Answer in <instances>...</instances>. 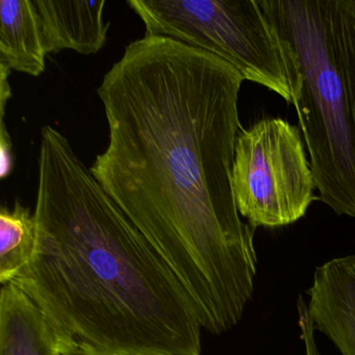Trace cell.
I'll use <instances>...</instances> for the list:
<instances>
[{
    "mask_svg": "<svg viewBox=\"0 0 355 355\" xmlns=\"http://www.w3.org/2000/svg\"><path fill=\"white\" fill-rule=\"evenodd\" d=\"M315 330L342 355H355V254L330 259L315 269L307 290Z\"/></svg>",
    "mask_w": 355,
    "mask_h": 355,
    "instance_id": "8992f818",
    "label": "cell"
},
{
    "mask_svg": "<svg viewBox=\"0 0 355 355\" xmlns=\"http://www.w3.org/2000/svg\"><path fill=\"white\" fill-rule=\"evenodd\" d=\"M243 82L213 53L145 35L97 89L109 145L91 172L217 336L242 319L257 272L255 230L232 189Z\"/></svg>",
    "mask_w": 355,
    "mask_h": 355,
    "instance_id": "6da1fadb",
    "label": "cell"
},
{
    "mask_svg": "<svg viewBox=\"0 0 355 355\" xmlns=\"http://www.w3.org/2000/svg\"><path fill=\"white\" fill-rule=\"evenodd\" d=\"M46 55L34 1L0 0V66L37 78Z\"/></svg>",
    "mask_w": 355,
    "mask_h": 355,
    "instance_id": "9c48e42d",
    "label": "cell"
},
{
    "mask_svg": "<svg viewBox=\"0 0 355 355\" xmlns=\"http://www.w3.org/2000/svg\"><path fill=\"white\" fill-rule=\"evenodd\" d=\"M37 243L13 280L64 355H201L188 291L59 130H41Z\"/></svg>",
    "mask_w": 355,
    "mask_h": 355,
    "instance_id": "7a4b0ae2",
    "label": "cell"
},
{
    "mask_svg": "<svg viewBox=\"0 0 355 355\" xmlns=\"http://www.w3.org/2000/svg\"><path fill=\"white\" fill-rule=\"evenodd\" d=\"M0 355H64L46 315L14 282L1 284Z\"/></svg>",
    "mask_w": 355,
    "mask_h": 355,
    "instance_id": "ba28073f",
    "label": "cell"
},
{
    "mask_svg": "<svg viewBox=\"0 0 355 355\" xmlns=\"http://www.w3.org/2000/svg\"><path fill=\"white\" fill-rule=\"evenodd\" d=\"M37 243L35 214L15 200L0 211V282H13L28 265Z\"/></svg>",
    "mask_w": 355,
    "mask_h": 355,
    "instance_id": "30bf717a",
    "label": "cell"
},
{
    "mask_svg": "<svg viewBox=\"0 0 355 355\" xmlns=\"http://www.w3.org/2000/svg\"><path fill=\"white\" fill-rule=\"evenodd\" d=\"M282 47L320 200L355 218V0H259Z\"/></svg>",
    "mask_w": 355,
    "mask_h": 355,
    "instance_id": "3957f363",
    "label": "cell"
},
{
    "mask_svg": "<svg viewBox=\"0 0 355 355\" xmlns=\"http://www.w3.org/2000/svg\"><path fill=\"white\" fill-rule=\"evenodd\" d=\"M148 36L166 37L227 62L244 80L292 103L282 47L257 0H128Z\"/></svg>",
    "mask_w": 355,
    "mask_h": 355,
    "instance_id": "277c9868",
    "label": "cell"
},
{
    "mask_svg": "<svg viewBox=\"0 0 355 355\" xmlns=\"http://www.w3.org/2000/svg\"><path fill=\"white\" fill-rule=\"evenodd\" d=\"M34 5L47 55L63 51L94 55L107 43L105 0H34Z\"/></svg>",
    "mask_w": 355,
    "mask_h": 355,
    "instance_id": "52a82bcc",
    "label": "cell"
},
{
    "mask_svg": "<svg viewBox=\"0 0 355 355\" xmlns=\"http://www.w3.org/2000/svg\"><path fill=\"white\" fill-rule=\"evenodd\" d=\"M232 189L239 213L251 227H280L304 217L315 182L300 128L266 118L241 130L236 141Z\"/></svg>",
    "mask_w": 355,
    "mask_h": 355,
    "instance_id": "5b68a950",
    "label": "cell"
},
{
    "mask_svg": "<svg viewBox=\"0 0 355 355\" xmlns=\"http://www.w3.org/2000/svg\"><path fill=\"white\" fill-rule=\"evenodd\" d=\"M298 309V324L301 331V338L304 344L305 355H321L315 340V326L309 313V307L302 296L297 301Z\"/></svg>",
    "mask_w": 355,
    "mask_h": 355,
    "instance_id": "8fae6325",
    "label": "cell"
}]
</instances>
